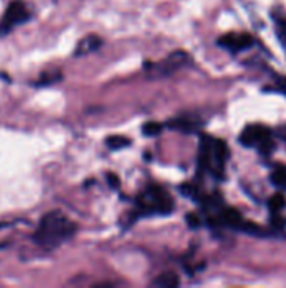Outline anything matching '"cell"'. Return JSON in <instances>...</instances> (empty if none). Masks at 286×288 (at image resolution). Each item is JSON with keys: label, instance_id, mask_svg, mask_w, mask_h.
I'll return each mask as SVG.
<instances>
[{"label": "cell", "instance_id": "4fadbf2b", "mask_svg": "<svg viewBox=\"0 0 286 288\" xmlns=\"http://www.w3.org/2000/svg\"><path fill=\"white\" fill-rule=\"evenodd\" d=\"M271 79H273L271 84H268L264 90H266V91H275V93H280V95L286 96V76L271 73Z\"/></svg>", "mask_w": 286, "mask_h": 288}, {"label": "cell", "instance_id": "9c48e42d", "mask_svg": "<svg viewBox=\"0 0 286 288\" xmlns=\"http://www.w3.org/2000/svg\"><path fill=\"white\" fill-rule=\"evenodd\" d=\"M101 44H103V39H101L100 36H96V34H89L84 39H81L78 42V46H76V51H74V56L79 58V56H86V54H91L95 53L101 48Z\"/></svg>", "mask_w": 286, "mask_h": 288}, {"label": "cell", "instance_id": "ba28073f", "mask_svg": "<svg viewBox=\"0 0 286 288\" xmlns=\"http://www.w3.org/2000/svg\"><path fill=\"white\" fill-rule=\"evenodd\" d=\"M271 20H273V25H275L276 39L280 41L281 48H283L286 54V8H283L281 5L273 7Z\"/></svg>", "mask_w": 286, "mask_h": 288}, {"label": "cell", "instance_id": "d6986e66", "mask_svg": "<svg viewBox=\"0 0 286 288\" xmlns=\"http://www.w3.org/2000/svg\"><path fill=\"white\" fill-rule=\"evenodd\" d=\"M275 135H276V140L283 142L285 145H286V123H285V125H281L280 128L275 132Z\"/></svg>", "mask_w": 286, "mask_h": 288}, {"label": "cell", "instance_id": "8fae6325", "mask_svg": "<svg viewBox=\"0 0 286 288\" xmlns=\"http://www.w3.org/2000/svg\"><path fill=\"white\" fill-rule=\"evenodd\" d=\"M270 180L281 192H286V165L285 164H278L273 167V171L270 173Z\"/></svg>", "mask_w": 286, "mask_h": 288}, {"label": "cell", "instance_id": "52a82bcc", "mask_svg": "<svg viewBox=\"0 0 286 288\" xmlns=\"http://www.w3.org/2000/svg\"><path fill=\"white\" fill-rule=\"evenodd\" d=\"M254 44L256 39L247 32H228L217 39V46L229 51L230 54L244 53V51L253 48Z\"/></svg>", "mask_w": 286, "mask_h": 288}, {"label": "cell", "instance_id": "3957f363", "mask_svg": "<svg viewBox=\"0 0 286 288\" xmlns=\"http://www.w3.org/2000/svg\"><path fill=\"white\" fill-rule=\"evenodd\" d=\"M173 197L170 196L167 189L162 185L150 184L147 185L136 197L135 213L131 216V221L148 216H169L173 213Z\"/></svg>", "mask_w": 286, "mask_h": 288}, {"label": "cell", "instance_id": "ac0fdd59", "mask_svg": "<svg viewBox=\"0 0 286 288\" xmlns=\"http://www.w3.org/2000/svg\"><path fill=\"white\" fill-rule=\"evenodd\" d=\"M187 224H189L190 228H199V226H202L204 221H202V218H200L199 214L190 213V214H187Z\"/></svg>", "mask_w": 286, "mask_h": 288}, {"label": "cell", "instance_id": "e0dca14e", "mask_svg": "<svg viewBox=\"0 0 286 288\" xmlns=\"http://www.w3.org/2000/svg\"><path fill=\"white\" fill-rule=\"evenodd\" d=\"M142 130H143V135H147V137H157L164 130V125L159 123V121H147Z\"/></svg>", "mask_w": 286, "mask_h": 288}, {"label": "cell", "instance_id": "277c9868", "mask_svg": "<svg viewBox=\"0 0 286 288\" xmlns=\"http://www.w3.org/2000/svg\"><path fill=\"white\" fill-rule=\"evenodd\" d=\"M239 143L246 148H253L259 155H271L276 148V135L268 125L251 123L239 133Z\"/></svg>", "mask_w": 286, "mask_h": 288}, {"label": "cell", "instance_id": "2e32d148", "mask_svg": "<svg viewBox=\"0 0 286 288\" xmlns=\"http://www.w3.org/2000/svg\"><path fill=\"white\" fill-rule=\"evenodd\" d=\"M270 211L273 214H280L281 211H283V207L286 206V199H285V196L281 192H278V194H275L271 199H270Z\"/></svg>", "mask_w": 286, "mask_h": 288}, {"label": "cell", "instance_id": "30bf717a", "mask_svg": "<svg viewBox=\"0 0 286 288\" xmlns=\"http://www.w3.org/2000/svg\"><path fill=\"white\" fill-rule=\"evenodd\" d=\"M197 125H199L197 121L192 120L190 116H178V118H175V120L169 121V123H167L169 128H173V130H182V132H185V133L195 132V130L199 128Z\"/></svg>", "mask_w": 286, "mask_h": 288}, {"label": "cell", "instance_id": "6da1fadb", "mask_svg": "<svg viewBox=\"0 0 286 288\" xmlns=\"http://www.w3.org/2000/svg\"><path fill=\"white\" fill-rule=\"evenodd\" d=\"M78 231V226L72 219L67 218L61 211H51L41 218L32 241L42 249H56L66 241H69Z\"/></svg>", "mask_w": 286, "mask_h": 288}, {"label": "cell", "instance_id": "7a4b0ae2", "mask_svg": "<svg viewBox=\"0 0 286 288\" xmlns=\"http://www.w3.org/2000/svg\"><path fill=\"white\" fill-rule=\"evenodd\" d=\"M229 147L224 140L202 133L199 140L197 169L200 175L212 177L214 180L226 179V167L229 162Z\"/></svg>", "mask_w": 286, "mask_h": 288}, {"label": "cell", "instance_id": "5b68a950", "mask_svg": "<svg viewBox=\"0 0 286 288\" xmlns=\"http://www.w3.org/2000/svg\"><path fill=\"white\" fill-rule=\"evenodd\" d=\"M29 20H31V10L25 5V2L12 0L5 8V12H3L2 19H0V37L10 34L15 27L29 22Z\"/></svg>", "mask_w": 286, "mask_h": 288}, {"label": "cell", "instance_id": "9a60e30c", "mask_svg": "<svg viewBox=\"0 0 286 288\" xmlns=\"http://www.w3.org/2000/svg\"><path fill=\"white\" fill-rule=\"evenodd\" d=\"M62 74L61 71H51V73H42L39 78V81H36V86H48V84H53L56 81H61Z\"/></svg>", "mask_w": 286, "mask_h": 288}, {"label": "cell", "instance_id": "7c38bea8", "mask_svg": "<svg viewBox=\"0 0 286 288\" xmlns=\"http://www.w3.org/2000/svg\"><path fill=\"white\" fill-rule=\"evenodd\" d=\"M178 283H180V280H178V275L169 272V273L159 275V277L152 282V285L153 287H160V288H172V287H178Z\"/></svg>", "mask_w": 286, "mask_h": 288}, {"label": "cell", "instance_id": "5bb4252c", "mask_svg": "<svg viewBox=\"0 0 286 288\" xmlns=\"http://www.w3.org/2000/svg\"><path fill=\"white\" fill-rule=\"evenodd\" d=\"M106 145H108L112 150H119V148H125L131 145V140L126 137H121V135H113V137L106 138Z\"/></svg>", "mask_w": 286, "mask_h": 288}, {"label": "cell", "instance_id": "8992f818", "mask_svg": "<svg viewBox=\"0 0 286 288\" xmlns=\"http://www.w3.org/2000/svg\"><path fill=\"white\" fill-rule=\"evenodd\" d=\"M190 62V56L187 53H183V51H177V53H172L170 56H167L164 59V61L160 62H150V64H147L148 67V74L152 76H170L173 73H177L180 67H185L187 64Z\"/></svg>", "mask_w": 286, "mask_h": 288}]
</instances>
